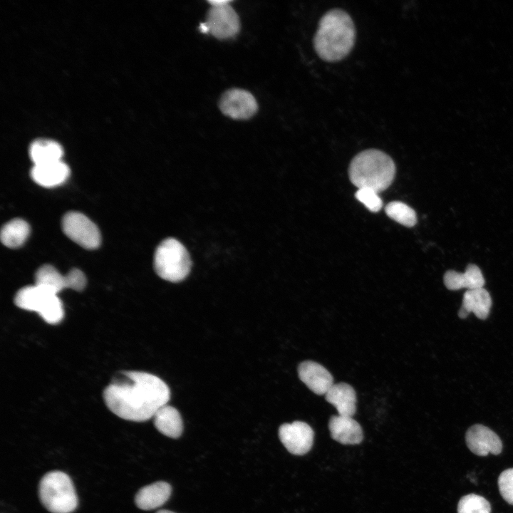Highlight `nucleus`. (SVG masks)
I'll return each instance as SVG.
<instances>
[{
    "label": "nucleus",
    "instance_id": "obj_29",
    "mask_svg": "<svg viewBox=\"0 0 513 513\" xmlns=\"http://www.w3.org/2000/svg\"><path fill=\"white\" fill-rule=\"evenodd\" d=\"M156 513H175V512L170 511V510H167V509H161V510L157 511Z\"/></svg>",
    "mask_w": 513,
    "mask_h": 513
},
{
    "label": "nucleus",
    "instance_id": "obj_16",
    "mask_svg": "<svg viewBox=\"0 0 513 513\" xmlns=\"http://www.w3.org/2000/svg\"><path fill=\"white\" fill-rule=\"evenodd\" d=\"M492 299L489 292L482 288L465 292L462 306L458 311L460 318H465L472 312L478 318L484 320L489 314Z\"/></svg>",
    "mask_w": 513,
    "mask_h": 513
},
{
    "label": "nucleus",
    "instance_id": "obj_21",
    "mask_svg": "<svg viewBox=\"0 0 513 513\" xmlns=\"http://www.w3.org/2000/svg\"><path fill=\"white\" fill-rule=\"evenodd\" d=\"M63 149L52 140L38 139L29 147V156L33 165H41L61 160Z\"/></svg>",
    "mask_w": 513,
    "mask_h": 513
},
{
    "label": "nucleus",
    "instance_id": "obj_17",
    "mask_svg": "<svg viewBox=\"0 0 513 513\" xmlns=\"http://www.w3.org/2000/svg\"><path fill=\"white\" fill-rule=\"evenodd\" d=\"M443 281L447 289L452 291L482 288L485 283L480 269L473 264H470L462 273L454 270L446 271Z\"/></svg>",
    "mask_w": 513,
    "mask_h": 513
},
{
    "label": "nucleus",
    "instance_id": "obj_15",
    "mask_svg": "<svg viewBox=\"0 0 513 513\" xmlns=\"http://www.w3.org/2000/svg\"><path fill=\"white\" fill-rule=\"evenodd\" d=\"M69 175L70 169L62 160L33 165L31 170L32 180L45 187H53L63 184Z\"/></svg>",
    "mask_w": 513,
    "mask_h": 513
},
{
    "label": "nucleus",
    "instance_id": "obj_12",
    "mask_svg": "<svg viewBox=\"0 0 513 513\" xmlns=\"http://www.w3.org/2000/svg\"><path fill=\"white\" fill-rule=\"evenodd\" d=\"M465 441L470 450L478 456L489 453L499 455L502 450L499 437L489 428L476 424L471 426L465 434Z\"/></svg>",
    "mask_w": 513,
    "mask_h": 513
},
{
    "label": "nucleus",
    "instance_id": "obj_4",
    "mask_svg": "<svg viewBox=\"0 0 513 513\" xmlns=\"http://www.w3.org/2000/svg\"><path fill=\"white\" fill-rule=\"evenodd\" d=\"M39 498L51 513H71L78 505V498L70 477L61 471L46 473L39 483Z\"/></svg>",
    "mask_w": 513,
    "mask_h": 513
},
{
    "label": "nucleus",
    "instance_id": "obj_1",
    "mask_svg": "<svg viewBox=\"0 0 513 513\" xmlns=\"http://www.w3.org/2000/svg\"><path fill=\"white\" fill-rule=\"evenodd\" d=\"M170 398L169 387L162 379L140 371L118 373L103 391L105 403L112 413L135 422L153 418Z\"/></svg>",
    "mask_w": 513,
    "mask_h": 513
},
{
    "label": "nucleus",
    "instance_id": "obj_23",
    "mask_svg": "<svg viewBox=\"0 0 513 513\" xmlns=\"http://www.w3.org/2000/svg\"><path fill=\"white\" fill-rule=\"evenodd\" d=\"M385 212L390 219L405 227H413L417 222L414 209L402 202L393 201L388 203Z\"/></svg>",
    "mask_w": 513,
    "mask_h": 513
},
{
    "label": "nucleus",
    "instance_id": "obj_5",
    "mask_svg": "<svg viewBox=\"0 0 513 513\" xmlns=\"http://www.w3.org/2000/svg\"><path fill=\"white\" fill-rule=\"evenodd\" d=\"M14 301L20 309L38 313L49 324H57L64 317L63 304L57 294L40 285L21 288Z\"/></svg>",
    "mask_w": 513,
    "mask_h": 513
},
{
    "label": "nucleus",
    "instance_id": "obj_25",
    "mask_svg": "<svg viewBox=\"0 0 513 513\" xmlns=\"http://www.w3.org/2000/svg\"><path fill=\"white\" fill-rule=\"evenodd\" d=\"M355 197L370 212H377L382 208V200L378 193L373 190L368 188L358 189L355 194Z\"/></svg>",
    "mask_w": 513,
    "mask_h": 513
},
{
    "label": "nucleus",
    "instance_id": "obj_9",
    "mask_svg": "<svg viewBox=\"0 0 513 513\" xmlns=\"http://www.w3.org/2000/svg\"><path fill=\"white\" fill-rule=\"evenodd\" d=\"M219 106L225 115L237 120L249 119L258 110V104L254 95L241 88H232L224 92L219 100Z\"/></svg>",
    "mask_w": 513,
    "mask_h": 513
},
{
    "label": "nucleus",
    "instance_id": "obj_20",
    "mask_svg": "<svg viewBox=\"0 0 513 513\" xmlns=\"http://www.w3.org/2000/svg\"><path fill=\"white\" fill-rule=\"evenodd\" d=\"M154 425L164 435L178 438L183 431V423L179 411L172 406L165 405L154 415Z\"/></svg>",
    "mask_w": 513,
    "mask_h": 513
},
{
    "label": "nucleus",
    "instance_id": "obj_10",
    "mask_svg": "<svg viewBox=\"0 0 513 513\" xmlns=\"http://www.w3.org/2000/svg\"><path fill=\"white\" fill-rule=\"evenodd\" d=\"M279 437L291 454L303 455L311 449L314 432L311 426L302 421L284 423L279 428Z\"/></svg>",
    "mask_w": 513,
    "mask_h": 513
},
{
    "label": "nucleus",
    "instance_id": "obj_14",
    "mask_svg": "<svg viewBox=\"0 0 513 513\" xmlns=\"http://www.w3.org/2000/svg\"><path fill=\"white\" fill-rule=\"evenodd\" d=\"M328 428L331 437L343 445H357L363 439L361 426L352 417L333 415L329 420Z\"/></svg>",
    "mask_w": 513,
    "mask_h": 513
},
{
    "label": "nucleus",
    "instance_id": "obj_27",
    "mask_svg": "<svg viewBox=\"0 0 513 513\" xmlns=\"http://www.w3.org/2000/svg\"><path fill=\"white\" fill-rule=\"evenodd\" d=\"M208 2L211 4V6H221V5L228 4L230 2V1H226V0L219 1V0H215V1H208Z\"/></svg>",
    "mask_w": 513,
    "mask_h": 513
},
{
    "label": "nucleus",
    "instance_id": "obj_8",
    "mask_svg": "<svg viewBox=\"0 0 513 513\" xmlns=\"http://www.w3.org/2000/svg\"><path fill=\"white\" fill-rule=\"evenodd\" d=\"M35 284L46 287L58 294L66 288L82 291L86 285V278L78 269H73L63 276L53 266L45 264L36 271Z\"/></svg>",
    "mask_w": 513,
    "mask_h": 513
},
{
    "label": "nucleus",
    "instance_id": "obj_24",
    "mask_svg": "<svg viewBox=\"0 0 513 513\" xmlns=\"http://www.w3.org/2000/svg\"><path fill=\"white\" fill-rule=\"evenodd\" d=\"M457 513H490V503L484 497L469 494L461 497L457 504Z\"/></svg>",
    "mask_w": 513,
    "mask_h": 513
},
{
    "label": "nucleus",
    "instance_id": "obj_13",
    "mask_svg": "<svg viewBox=\"0 0 513 513\" xmlns=\"http://www.w3.org/2000/svg\"><path fill=\"white\" fill-rule=\"evenodd\" d=\"M298 374L300 380L317 395H325L334 384L329 371L314 361L301 363L298 367Z\"/></svg>",
    "mask_w": 513,
    "mask_h": 513
},
{
    "label": "nucleus",
    "instance_id": "obj_3",
    "mask_svg": "<svg viewBox=\"0 0 513 513\" xmlns=\"http://www.w3.org/2000/svg\"><path fill=\"white\" fill-rule=\"evenodd\" d=\"M348 175L353 185L368 188L378 193L386 190L393 182L395 165L385 152L376 149H368L357 154L351 160Z\"/></svg>",
    "mask_w": 513,
    "mask_h": 513
},
{
    "label": "nucleus",
    "instance_id": "obj_26",
    "mask_svg": "<svg viewBox=\"0 0 513 513\" xmlns=\"http://www.w3.org/2000/svg\"><path fill=\"white\" fill-rule=\"evenodd\" d=\"M497 483L502 498L507 503L513 505V468H509L502 472L498 477Z\"/></svg>",
    "mask_w": 513,
    "mask_h": 513
},
{
    "label": "nucleus",
    "instance_id": "obj_22",
    "mask_svg": "<svg viewBox=\"0 0 513 513\" xmlns=\"http://www.w3.org/2000/svg\"><path fill=\"white\" fill-rule=\"evenodd\" d=\"M30 233L28 224L21 219H14L6 223L1 230L2 244L11 249L19 248L27 239Z\"/></svg>",
    "mask_w": 513,
    "mask_h": 513
},
{
    "label": "nucleus",
    "instance_id": "obj_6",
    "mask_svg": "<svg viewBox=\"0 0 513 513\" xmlns=\"http://www.w3.org/2000/svg\"><path fill=\"white\" fill-rule=\"evenodd\" d=\"M154 266L162 279L179 282L189 274L191 261L185 247L177 239L169 238L162 241L156 249Z\"/></svg>",
    "mask_w": 513,
    "mask_h": 513
},
{
    "label": "nucleus",
    "instance_id": "obj_19",
    "mask_svg": "<svg viewBox=\"0 0 513 513\" xmlns=\"http://www.w3.org/2000/svg\"><path fill=\"white\" fill-rule=\"evenodd\" d=\"M327 402L333 405L338 415L352 417L356 411V394L348 383L333 384L325 394Z\"/></svg>",
    "mask_w": 513,
    "mask_h": 513
},
{
    "label": "nucleus",
    "instance_id": "obj_18",
    "mask_svg": "<svg viewBox=\"0 0 513 513\" xmlns=\"http://www.w3.org/2000/svg\"><path fill=\"white\" fill-rule=\"evenodd\" d=\"M172 492L170 484L159 481L141 488L135 495L136 506L142 510H152L163 505Z\"/></svg>",
    "mask_w": 513,
    "mask_h": 513
},
{
    "label": "nucleus",
    "instance_id": "obj_2",
    "mask_svg": "<svg viewBox=\"0 0 513 513\" xmlns=\"http://www.w3.org/2000/svg\"><path fill=\"white\" fill-rule=\"evenodd\" d=\"M356 38V27L351 16L343 9L327 11L321 18L314 37V46L325 61H339L351 51Z\"/></svg>",
    "mask_w": 513,
    "mask_h": 513
},
{
    "label": "nucleus",
    "instance_id": "obj_7",
    "mask_svg": "<svg viewBox=\"0 0 513 513\" xmlns=\"http://www.w3.org/2000/svg\"><path fill=\"white\" fill-rule=\"evenodd\" d=\"M62 229L68 238L85 249H95L100 244L98 227L82 213H66L62 219Z\"/></svg>",
    "mask_w": 513,
    "mask_h": 513
},
{
    "label": "nucleus",
    "instance_id": "obj_11",
    "mask_svg": "<svg viewBox=\"0 0 513 513\" xmlns=\"http://www.w3.org/2000/svg\"><path fill=\"white\" fill-rule=\"evenodd\" d=\"M205 23L211 34L219 39L234 37L240 29L239 16L229 4L212 6L207 12Z\"/></svg>",
    "mask_w": 513,
    "mask_h": 513
},
{
    "label": "nucleus",
    "instance_id": "obj_28",
    "mask_svg": "<svg viewBox=\"0 0 513 513\" xmlns=\"http://www.w3.org/2000/svg\"><path fill=\"white\" fill-rule=\"evenodd\" d=\"M200 29L202 33H208L209 32V28L206 23L202 24L200 26Z\"/></svg>",
    "mask_w": 513,
    "mask_h": 513
}]
</instances>
